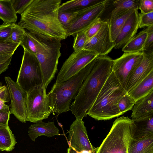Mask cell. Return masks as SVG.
Wrapping results in <instances>:
<instances>
[{
    "mask_svg": "<svg viewBox=\"0 0 153 153\" xmlns=\"http://www.w3.org/2000/svg\"><path fill=\"white\" fill-rule=\"evenodd\" d=\"M10 114V109L8 105L0 109V126L8 125Z\"/></svg>",
    "mask_w": 153,
    "mask_h": 153,
    "instance_id": "obj_41",
    "label": "cell"
},
{
    "mask_svg": "<svg viewBox=\"0 0 153 153\" xmlns=\"http://www.w3.org/2000/svg\"><path fill=\"white\" fill-rule=\"evenodd\" d=\"M145 29L147 35L143 52L153 51V25Z\"/></svg>",
    "mask_w": 153,
    "mask_h": 153,
    "instance_id": "obj_36",
    "label": "cell"
},
{
    "mask_svg": "<svg viewBox=\"0 0 153 153\" xmlns=\"http://www.w3.org/2000/svg\"><path fill=\"white\" fill-rule=\"evenodd\" d=\"M12 55L9 54H0V64L6 62L12 57Z\"/></svg>",
    "mask_w": 153,
    "mask_h": 153,
    "instance_id": "obj_43",
    "label": "cell"
},
{
    "mask_svg": "<svg viewBox=\"0 0 153 153\" xmlns=\"http://www.w3.org/2000/svg\"><path fill=\"white\" fill-rule=\"evenodd\" d=\"M74 37L73 46L74 51L77 52L83 50L87 40L85 31H82L77 33Z\"/></svg>",
    "mask_w": 153,
    "mask_h": 153,
    "instance_id": "obj_31",
    "label": "cell"
},
{
    "mask_svg": "<svg viewBox=\"0 0 153 153\" xmlns=\"http://www.w3.org/2000/svg\"><path fill=\"white\" fill-rule=\"evenodd\" d=\"M61 0H33L21 15L18 24L45 39H65L66 30L58 17Z\"/></svg>",
    "mask_w": 153,
    "mask_h": 153,
    "instance_id": "obj_1",
    "label": "cell"
},
{
    "mask_svg": "<svg viewBox=\"0 0 153 153\" xmlns=\"http://www.w3.org/2000/svg\"><path fill=\"white\" fill-rule=\"evenodd\" d=\"M79 11L75 12H59L58 17L59 20L65 30L76 18Z\"/></svg>",
    "mask_w": 153,
    "mask_h": 153,
    "instance_id": "obj_30",
    "label": "cell"
},
{
    "mask_svg": "<svg viewBox=\"0 0 153 153\" xmlns=\"http://www.w3.org/2000/svg\"><path fill=\"white\" fill-rule=\"evenodd\" d=\"M108 0L103 1L83 9L66 29L68 36H74L78 32L87 29L102 14Z\"/></svg>",
    "mask_w": 153,
    "mask_h": 153,
    "instance_id": "obj_10",
    "label": "cell"
},
{
    "mask_svg": "<svg viewBox=\"0 0 153 153\" xmlns=\"http://www.w3.org/2000/svg\"><path fill=\"white\" fill-rule=\"evenodd\" d=\"M0 150H1V148H0Z\"/></svg>",
    "mask_w": 153,
    "mask_h": 153,
    "instance_id": "obj_45",
    "label": "cell"
},
{
    "mask_svg": "<svg viewBox=\"0 0 153 153\" xmlns=\"http://www.w3.org/2000/svg\"><path fill=\"white\" fill-rule=\"evenodd\" d=\"M131 110L133 120L153 114V91L137 101Z\"/></svg>",
    "mask_w": 153,
    "mask_h": 153,
    "instance_id": "obj_21",
    "label": "cell"
},
{
    "mask_svg": "<svg viewBox=\"0 0 153 153\" xmlns=\"http://www.w3.org/2000/svg\"><path fill=\"white\" fill-rule=\"evenodd\" d=\"M134 125L128 117L117 118L100 145L95 148V153H128Z\"/></svg>",
    "mask_w": 153,
    "mask_h": 153,
    "instance_id": "obj_5",
    "label": "cell"
},
{
    "mask_svg": "<svg viewBox=\"0 0 153 153\" xmlns=\"http://www.w3.org/2000/svg\"><path fill=\"white\" fill-rule=\"evenodd\" d=\"M98 55L83 49L74 52L63 64L57 76L56 83L64 82L77 73Z\"/></svg>",
    "mask_w": 153,
    "mask_h": 153,
    "instance_id": "obj_8",
    "label": "cell"
},
{
    "mask_svg": "<svg viewBox=\"0 0 153 153\" xmlns=\"http://www.w3.org/2000/svg\"><path fill=\"white\" fill-rule=\"evenodd\" d=\"M10 100L8 91L7 86L2 85L0 88V109L7 106L6 103Z\"/></svg>",
    "mask_w": 153,
    "mask_h": 153,
    "instance_id": "obj_39",
    "label": "cell"
},
{
    "mask_svg": "<svg viewBox=\"0 0 153 153\" xmlns=\"http://www.w3.org/2000/svg\"><path fill=\"white\" fill-rule=\"evenodd\" d=\"M137 9L114 8L112 10L108 23L113 42H114L127 19Z\"/></svg>",
    "mask_w": 153,
    "mask_h": 153,
    "instance_id": "obj_18",
    "label": "cell"
},
{
    "mask_svg": "<svg viewBox=\"0 0 153 153\" xmlns=\"http://www.w3.org/2000/svg\"><path fill=\"white\" fill-rule=\"evenodd\" d=\"M13 24H3L0 25V41L5 42L9 37Z\"/></svg>",
    "mask_w": 153,
    "mask_h": 153,
    "instance_id": "obj_38",
    "label": "cell"
},
{
    "mask_svg": "<svg viewBox=\"0 0 153 153\" xmlns=\"http://www.w3.org/2000/svg\"><path fill=\"white\" fill-rule=\"evenodd\" d=\"M126 94L112 71L87 115L97 120H110L121 115L118 102L120 98Z\"/></svg>",
    "mask_w": 153,
    "mask_h": 153,
    "instance_id": "obj_3",
    "label": "cell"
},
{
    "mask_svg": "<svg viewBox=\"0 0 153 153\" xmlns=\"http://www.w3.org/2000/svg\"><path fill=\"white\" fill-rule=\"evenodd\" d=\"M104 0H73L60 4L59 12H75L94 5Z\"/></svg>",
    "mask_w": 153,
    "mask_h": 153,
    "instance_id": "obj_24",
    "label": "cell"
},
{
    "mask_svg": "<svg viewBox=\"0 0 153 153\" xmlns=\"http://www.w3.org/2000/svg\"><path fill=\"white\" fill-rule=\"evenodd\" d=\"M19 45V44L0 41V54H9L13 55Z\"/></svg>",
    "mask_w": 153,
    "mask_h": 153,
    "instance_id": "obj_37",
    "label": "cell"
},
{
    "mask_svg": "<svg viewBox=\"0 0 153 153\" xmlns=\"http://www.w3.org/2000/svg\"><path fill=\"white\" fill-rule=\"evenodd\" d=\"M16 82L27 92L43 82L40 65L36 56L24 50Z\"/></svg>",
    "mask_w": 153,
    "mask_h": 153,
    "instance_id": "obj_7",
    "label": "cell"
},
{
    "mask_svg": "<svg viewBox=\"0 0 153 153\" xmlns=\"http://www.w3.org/2000/svg\"><path fill=\"white\" fill-rule=\"evenodd\" d=\"M16 143L15 137L8 125L0 126V151H11Z\"/></svg>",
    "mask_w": 153,
    "mask_h": 153,
    "instance_id": "obj_26",
    "label": "cell"
},
{
    "mask_svg": "<svg viewBox=\"0 0 153 153\" xmlns=\"http://www.w3.org/2000/svg\"><path fill=\"white\" fill-rule=\"evenodd\" d=\"M139 2L138 0H117L113 1V4L115 8L138 9Z\"/></svg>",
    "mask_w": 153,
    "mask_h": 153,
    "instance_id": "obj_32",
    "label": "cell"
},
{
    "mask_svg": "<svg viewBox=\"0 0 153 153\" xmlns=\"http://www.w3.org/2000/svg\"><path fill=\"white\" fill-rule=\"evenodd\" d=\"M12 58V57L10 58L6 62L0 64V75L8 69Z\"/></svg>",
    "mask_w": 153,
    "mask_h": 153,
    "instance_id": "obj_42",
    "label": "cell"
},
{
    "mask_svg": "<svg viewBox=\"0 0 153 153\" xmlns=\"http://www.w3.org/2000/svg\"><path fill=\"white\" fill-rule=\"evenodd\" d=\"M139 14L136 9L127 19L114 42L115 49H122L135 35L139 28Z\"/></svg>",
    "mask_w": 153,
    "mask_h": 153,
    "instance_id": "obj_16",
    "label": "cell"
},
{
    "mask_svg": "<svg viewBox=\"0 0 153 153\" xmlns=\"http://www.w3.org/2000/svg\"><path fill=\"white\" fill-rule=\"evenodd\" d=\"M113 59L107 55L98 56L71 104L70 109L76 119L82 120L94 102L112 72Z\"/></svg>",
    "mask_w": 153,
    "mask_h": 153,
    "instance_id": "obj_2",
    "label": "cell"
},
{
    "mask_svg": "<svg viewBox=\"0 0 153 153\" xmlns=\"http://www.w3.org/2000/svg\"><path fill=\"white\" fill-rule=\"evenodd\" d=\"M139 28L153 25V12L147 13H139Z\"/></svg>",
    "mask_w": 153,
    "mask_h": 153,
    "instance_id": "obj_35",
    "label": "cell"
},
{
    "mask_svg": "<svg viewBox=\"0 0 153 153\" xmlns=\"http://www.w3.org/2000/svg\"><path fill=\"white\" fill-rule=\"evenodd\" d=\"M0 19L3 24L15 23L17 20V14L12 6V0H0Z\"/></svg>",
    "mask_w": 153,
    "mask_h": 153,
    "instance_id": "obj_27",
    "label": "cell"
},
{
    "mask_svg": "<svg viewBox=\"0 0 153 153\" xmlns=\"http://www.w3.org/2000/svg\"><path fill=\"white\" fill-rule=\"evenodd\" d=\"M105 22L99 18L87 29L84 31L87 40L95 35L98 32Z\"/></svg>",
    "mask_w": 153,
    "mask_h": 153,
    "instance_id": "obj_34",
    "label": "cell"
},
{
    "mask_svg": "<svg viewBox=\"0 0 153 153\" xmlns=\"http://www.w3.org/2000/svg\"><path fill=\"white\" fill-rule=\"evenodd\" d=\"M111 38L108 22L106 21L98 32L88 40L83 49L94 52L98 56H105L114 48Z\"/></svg>",
    "mask_w": 153,
    "mask_h": 153,
    "instance_id": "obj_13",
    "label": "cell"
},
{
    "mask_svg": "<svg viewBox=\"0 0 153 153\" xmlns=\"http://www.w3.org/2000/svg\"><path fill=\"white\" fill-rule=\"evenodd\" d=\"M143 57V52L124 53L119 58L113 60L112 71L125 90L129 75Z\"/></svg>",
    "mask_w": 153,
    "mask_h": 153,
    "instance_id": "obj_12",
    "label": "cell"
},
{
    "mask_svg": "<svg viewBox=\"0 0 153 153\" xmlns=\"http://www.w3.org/2000/svg\"><path fill=\"white\" fill-rule=\"evenodd\" d=\"M33 0H12L13 7L16 14H22Z\"/></svg>",
    "mask_w": 153,
    "mask_h": 153,
    "instance_id": "obj_33",
    "label": "cell"
},
{
    "mask_svg": "<svg viewBox=\"0 0 153 153\" xmlns=\"http://www.w3.org/2000/svg\"><path fill=\"white\" fill-rule=\"evenodd\" d=\"M68 133L69 147L79 153L84 151L95 153V148L90 141L82 120L76 119L71 125Z\"/></svg>",
    "mask_w": 153,
    "mask_h": 153,
    "instance_id": "obj_14",
    "label": "cell"
},
{
    "mask_svg": "<svg viewBox=\"0 0 153 153\" xmlns=\"http://www.w3.org/2000/svg\"><path fill=\"white\" fill-rule=\"evenodd\" d=\"M26 31L18 24L14 23L10 36L5 42L20 44Z\"/></svg>",
    "mask_w": 153,
    "mask_h": 153,
    "instance_id": "obj_28",
    "label": "cell"
},
{
    "mask_svg": "<svg viewBox=\"0 0 153 153\" xmlns=\"http://www.w3.org/2000/svg\"><path fill=\"white\" fill-rule=\"evenodd\" d=\"M26 121L34 123L47 119L52 113L49 99L43 82L27 92Z\"/></svg>",
    "mask_w": 153,
    "mask_h": 153,
    "instance_id": "obj_6",
    "label": "cell"
},
{
    "mask_svg": "<svg viewBox=\"0 0 153 153\" xmlns=\"http://www.w3.org/2000/svg\"><path fill=\"white\" fill-rule=\"evenodd\" d=\"M128 153H153V136L137 140L131 138Z\"/></svg>",
    "mask_w": 153,
    "mask_h": 153,
    "instance_id": "obj_23",
    "label": "cell"
},
{
    "mask_svg": "<svg viewBox=\"0 0 153 153\" xmlns=\"http://www.w3.org/2000/svg\"><path fill=\"white\" fill-rule=\"evenodd\" d=\"M54 39H44L26 31L20 45L28 52L36 55L46 53Z\"/></svg>",
    "mask_w": 153,
    "mask_h": 153,
    "instance_id": "obj_17",
    "label": "cell"
},
{
    "mask_svg": "<svg viewBox=\"0 0 153 153\" xmlns=\"http://www.w3.org/2000/svg\"><path fill=\"white\" fill-rule=\"evenodd\" d=\"M153 91V71L127 94L135 102Z\"/></svg>",
    "mask_w": 153,
    "mask_h": 153,
    "instance_id": "obj_22",
    "label": "cell"
},
{
    "mask_svg": "<svg viewBox=\"0 0 153 153\" xmlns=\"http://www.w3.org/2000/svg\"><path fill=\"white\" fill-rule=\"evenodd\" d=\"M10 100V114H13L20 121L25 123L27 118V92L10 77L5 76Z\"/></svg>",
    "mask_w": 153,
    "mask_h": 153,
    "instance_id": "obj_11",
    "label": "cell"
},
{
    "mask_svg": "<svg viewBox=\"0 0 153 153\" xmlns=\"http://www.w3.org/2000/svg\"><path fill=\"white\" fill-rule=\"evenodd\" d=\"M59 130L53 122L45 123L42 121L31 125L28 130V134L31 139L35 141L38 137L45 136L49 137L59 135Z\"/></svg>",
    "mask_w": 153,
    "mask_h": 153,
    "instance_id": "obj_20",
    "label": "cell"
},
{
    "mask_svg": "<svg viewBox=\"0 0 153 153\" xmlns=\"http://www.w3.org/2000/svg\"><path fill=\"white\" fill-rule=\"evenodd\" d=\"M143 59L129 75L125 91L128 93L153 71V51L143 52Z\"/></svg>",
    "mask_w": 153,
    "mask_h": 153,
    "instance_id": "obj_15",
    "label": "cell"
},
{
    "mask_svg": "<svg viewBox=\"0 0 153 153\" xmlns=\"http://www.w3.org/2000/svg\"><path fill=\"white\" fill-rule=\"evenodd\" d=\"M146 31L144 29L133 37L122 48L124 53L143 52L147 36Z\"/></svg>",
    "mask_w": 153,
    "mask_h": 153,
    "instance_id": "obj_25",
    "label": "cell"
},
{
    "mask_svg": "<svg viewBox=\"0 0 153 153\" xmlns=\"http://www.w3.org/2000/svg\"><path fill=\"white\" fill-rule=\"evenodd\" d=\"M138 9L140 10L141 13H143L153 12V0H140Z\"/></svg>",
    "mask_w": 153,
    "mask_h": 153,
    "instance_id": "obj_40",
    "label": "cell"
},
{
    "mask_svg": "<svg viewBox=\"0 0 153 153\" xmlns=\"http://www.w3.org/2000/svg\"><path fill=\"white\" fill-rule=\"evenodd\" d=\"M95 58L68 80L54 83L47 94L52 112L59 114L70 110L71 102L77 95L83 82L92 69Z\"/></svg>",
    "mask_w": 153,
    "mask_h": 153,
    "instance_id": "obj_4",
    "label": "cell"
},
{
    "mask_svg": "<svg viewBox=\"0 0 153 153\" xmlns=\"http://www.w3.org/2000/svg\"><path fill=\"white\" fill-rule=\"evenodd\" d=\"M61 40L54 39L48 52L45 54L35 55L39 62L42 73L43 83L46 89L54 78L57 66L61 56Z\"/></svg>",
    "mask_w": 153,
    "mask_h": 153,
    "instance_id": "obj_9",
    "label": "cell"
},
{
    "mask_svg": "<svg viewBox=\"0 0 153 153\" xmlns=\"http://www.w3.org/2000/svg\"><path fill=\"white\" fill-rule=\"evenodd\" d=\"M133 121L132 139H140L153 136V114Z\"/></svg>",
    "mask_w": 153,
    "mask_h": 153,
    "instance_id": "obj_19",
    "label": "cell"
},
{
    "mask_svg": "<svg viewBox=\"0 0 153 153\" xmlns=\"http://www.w3.org/2000/svg\"><path fill=\"white\" fill-rule=\"evenodd\" d=\"M135 103L134 100L127 94L123 96L118 103V109L121 115L129 110H131Z\"/></svg>",
    "mask_w": 153,
    "mask_h": 153,
    "instance_id": "obj_29",
    "label": "cell"
},
{
    "mask_svg": "<svg viewBox=\"0 0 153 153\" xmlns=\"http://www.w3.org/2000/svg\"><path fill=\"white\" fill-rule=\"evenodd\" d=\"M67 153H79L73 149L72 148L69 147L67 149Z\"/></svg>",
    "mask_w": 153,
    "mask_h": 153,
    "instance_id": "obj_44",
    "label": "cell"
}]
</instances>
